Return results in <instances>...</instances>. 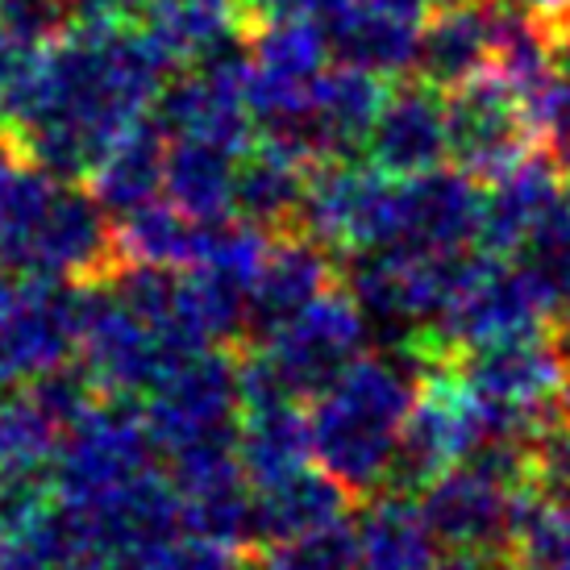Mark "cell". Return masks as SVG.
Masks as SVG:
<instances>
[{
	"label": "cell",
	"mask_w": 570,
	"mask_h": 570,
	"mask_svg": "<svg viewBox=\"0 0 570 570\" xmlns=\"http://www.w3.org/2000/svg\"><path fill=\"white\" fill-rule=\"evenodd\" d=\"M179 67L146 26H71L33 47L4 100L30 163L67 184H83L134 121L155 109Z\"/></svg>",
	"instance_id": "6da1fadb"
},
{
	"label": "cell",
	"mask_w": 570,
	"mask_h": 570,
	"mask_svg": "<svg viewBox=\"0 0 570 570\" xmlns=\"http://www.w3.org/2000/svg\"><path fill=\"white\" fill-rule=\"evenodd\" d=\"M421 366H425L421 346L363 354L325 392L313 396L308 409L313 459L354 495H375L392 483Z\"/></svg>",
	"instance_id": "7a4b0ae2"
},
{
	"label": "cell",
	"mask_w": 570,
	"mask_h": 570,
	"mask_svg": "<svg viewBox=\"0 0 570 570\" xmlns=\"http://www.w3.org/2000/svg\"><path fill=\"white\" fill-rule=\"evenodd\" d=\"M483 442H488V412L466 380L459 354H425L387 488L421 491L442 471L471 459Z\"/></svg>",
	"instance_id": "3957f363"
},
{
	"label": "cell",
	"mask_w": 570,
	"mask_h": 570,
	"mask_svg": "<svg viewBox=\"0 0 570 570\" xmlns=\"http://www.w3.org/2000/svg\"><path fill=\"white\" fill-rule=\"evenodd\" d=\"M554 304L541 296L529 271L512 254L475 250L454 301L425 337V354H466L504 337L538 333L554 321Z\"/></svg>",
	"instance_id": "277c9868"
},
{
	"label": "cell",
	"mask_w": 570,
	"mask_h": 570,
	"mask_svg": "<svg viewBox=\"0 0 570 570\" xmlns=\"http://www.w3.org/2000/svg\"><path fill=\"white\" fill-rule=\"evenodd\" d=\"M159 442L134 400L100 396L59 438L55 491L67 504H92L159 466Z\"/></svg>",
	"instance_id": "5b68a950"
},
{
	"label": "cell",
	"mask_w": 570,
	"mask_h": 570,
	"mask_svg": "<svg viewBox=\"0 0 570 570\" xmlns=\"http://www.w3.org/2000/svg\"><path fill=\"white\" fill-rule=\"evenodd\" d=\"M88 301L92 284L21 271L13 296L0 308V392L30 387L38 375L80 354Z\"/></svg>",
	"instance_id": "8992f818"
},
{
	"label": "cell",
	"mask_w": 570,
	"mask_h": 570,
	"mask_svg": "<svg viewBox=\"0 0 570 570\" xmlns=\"http://www.w3.org/2000/svg\"><path fill=\"white\" fill-rule=\"evenodd\" d=\"M371 333H375L371 317L358 308L346 284H337L321 301L308 304L301 317L258 337L254 350L292 396L313 400L363 354H371Z\"/></svg>",
	"instance_id": "52a82bcc"
},
{
	"label": "cell",
	"mask_w": 570,
	"mask_h": 570,
	"mask_svg": "<svg viewBox=\"0 0 570 570\" xmlns=\"http://www.w3.org/2000/svg\"><path fill=\"white\" fill-rule=\"evenodd\" d=\"M155 121L171 138L213 142L242 155L254 142L250 55L246 42H229L200 63L179 67L155 100Z\"/></svg>",
	"instance_id": "ba28073f"
},
{
	"label": "cell",
	"mask_w": 570,
	"mask_h": 570,
	"mask_svg": "<svg viewBox=\"0 0 570 570\" xmlns=\"http://www.w3.org/2000/svg\"><path fill=\"white\" fill-rule=\"evenodd\" d=\"M146 421L163 454L188 445L238 438L242 421V363L225 346L196 350L171 366V375L146 396Z\"/></svg>",
	"instance_id": "9c48e42d"
},
{
	"label": "cell",
	"mask_w": 570,
	"mask_h": 570,
	"mask_svg": "<svg viewBox=\"0 0 570 570\" xmlns=\"http://www.w3.org/2000/svg\"><path fill=\"white\" fill-rule=\"evenodd\" d=\"M179 358H188V354L175 346L171 333L159 330L155 321H146L142 313L126 308L96 279L76 363L88 371V380L96 383L100 396H150L171 375V366Z\"/></svg>",
	"instance_id": "30bf717a"
},
{
	"label": "cell",
	"mask_w": 570,
	"mask_h": 570,
	"mask_svg": "<svg viewBox=\"0 0 570 570\" xmlns=\"http://www.w3.org/2000/svg\"><path fill=\"white\" fill-rule=\"evenodd\" d=\"M392 196H396V175H387L375 163H358L354 155L321 159L308 175L296 229L342 258L358 250H380L387 246Z\"/></svg>",
	"instance_id": "8fae6325"
},
{
	"label": "cell",
	"mask_w": 570,
	"mask_h": 570,
	"mask_svg": "<svg viewBox=\"0 0 570 570\" xmlns=\"http://www.w3.org/2000/svg\"><path fill=\"white\" fill-rule=\"evenodd\" d=\"M445 126L450 163L475 175L479 184H491L495 175H504L538 150L529 100L500 71H483L471 83L445 92Z\"/></svg>",
	"instance_id": "7c38bea8"
},
{
	"label": "cell",
	"mask_w": 570,
	"mask_h": 570,
	"mask_svg": "<svg viewBox=\"0 0 570 570\" xmlns=\"http://www.w3.org/2000/svg\"><path fill=\"white\" fill-rule=\"evenodd\" d=\"M533 488H538V479L508 483V479L483 471L479 462H459L421 488V512L442 546L512 550Z\"/></svg>",
	"instance_id": "4fadbf2b"
},
{
	"label": "cell",
	"mask_w": 570,
	"mask_h": 570,
	"mask_svg": "<svg viewBox=\"0 0 570 570\" xmlns=\"http://www.w3.org/2000/svg\"><path fill=\"white\" fill-rule=\"evenodd\" d=\"M483 184L466 171L433 167L421 175H396L387 246L380 250L462 254L479 246Z\"/></svg>",
	"instance_id": "5bb4252c"
},
{
	"label": "cell",
	"mask_w": 570,
	"mask_h": 570,
	"mask_svg": "<svg viewBox=\"0 0 570 570\" xmlns=\"http://www.w3.org/2000/svg\"><path fill=\"white\" fill-rule=\"evenodd\" d=\"M167 475L184 500V524L191 533L225 541L234 550L250 546L254 483L242 466L238 438L175 450L167 454Z\"/></svg>",
	"instance_id": "9a60e30c"
},
{
	"label": "cell",
	"mask_w": 570,
	"mask_h": 570,
	"mask_svg": "<svg viewBox=\"0 0 570 570\" xmlns=\"http://www.w3.org/2000/svg\"><path fill=\"white\" fill-rule=\"evenodd\" d=\"M342 284V271L333 267V250L308 238L304 229H284L271 242L263 271L254 275L246 296V337H267L292 317H301L313 301Z\"/></svg>",
	"instance_id": "2e32d148"
},
{
	"label": "cell",
	"mask_w": 570,
	"mask_h": 570,
	"mask_svg": "<svg viewBox=\"0 0 570 570\" xmlns=\"http://www.w3.org/2000/svg\"><path fill=\"white\" fill-rule=\"evenodd\" d=\"M366 155L387 175H421L445 167L450 159L445 92H438L425 80L387 92L375 129L366 138Z\"/></svg>",
	"instance_id": "e0dca14e"
},
{
	"label": "cell",
	"mask_w": 570,
	"mask_h": 570,
	"mask_svg": "<svg viewBox=\"0 0 570 570\" xmlns=\"http://www.w3.org/2000/svg\"><path fill=\"white\" fill-rule=\"evenodd\" d=\"M495 63V0H445L421 21L416 80L454 92Z\"/></svg>",
	"instance_id": "ac0fdd59"
},
{
	"label": "cell",
	"mask_w": 570,
	"mask_h": 570,
	"mask_svg": "<svg viewBox=\"0 0 570 570\" xmlns=\"http://www.w3.org/2000/svg\"><path fill=\"white\" fill-rule=\"evenodd\" d=\"M387 88L383 76L363 71V67L333 63L317 83L313 96V112H308V129H304V150L308 159H350L358 155L375 129Z\"/></svg>",
	"instance_id": "d6986e66"
},
{
	"label": "cell",
	"mask_w": 570,
	"mask_h": 570,
	"mask_svg": "<svg viewBox=\"0 0 570 570\" xmlns=\"http://www.w3.org/2000/svg\"><path fill=\"white\" fill-rule=\"evenodd\" d=\"M350 500H354V491L342 479H333L321 462H304L296 471L254 488L250 541L271 546V541L301 538V533L346 521Z\"/></svg>",
	"instance_id": "ffe728a7"
},
{
	"label": "cell",
	"mask_w": 570,
	"mask_h": 570,
	"mask_svg": "<svg viewBox=\"0 0 570 570\" xmlns=\"http://www.w3.org/2000/svg\"><path fill=\"white\" fill-rule=\"evenodd\" d=\"M567 200L562 175L541 150L504 175H495L483 188V225H479V250L517 254L521 242L538 229L558 205Z\"/></svg>",
	"instance_id": "44dd1931"
},
{
	"label": "cell",
	"mask_w": 570,
	"mask_h": 570,
	"mask_svg": "<svg viewBox=\"0 0 570 570\" xmlns=\"http://www.w3.org/2000/svg\"><path fill=\"white\" fill-rule=\"evenodd\" d=\"M308 175H313V163L304 159L301 150L275 142V138H254L238 155L234 213L271 234L296 229Z\"/></svg>",
	"instance_id": "7402d4cb"
},
{
	"label": "cell",
	"mask_w": 570,
	"mask_h": 570,
	"mask_svg": "<svg viewBox=\"0 0 570 570\" xmlns=\"http://www.w3.org/2000/svg\"><path fill=\"white\" fill-rule=\"evenodd\" d=\"M358 570H433L442 541L433 538L425 512L404 488H383L366 495L354 517Z\"/></svg>",
	"instance_id": "603a6c76"
},
{
	"label": "cell",
	"mask_w": 570,
	"mask_h": 570,
	"mask_svg": "<svg viewBox=\"0 0 570 570\" xmlns=\"http://www.w3.org/2000/svg\"><path fill=\"white\" fill-rule=\"evenodd\" d=\"M167 150H171V134L155 121V112H146L142 121H134L105 150V159L96 163L92 175L83 184L121 222L134 208H142L163 196V184H167Z\"/></svg>",
	"instance_id": "cb8c5ba5"
},
{
	"label": "cell",
	"mask_w": 570,
	"mask_h": 570,
	"mask_svg": "<svg viewBox=\"0 0 570 570\" xmlns=\"http://www.w3.org/2000/svg\"><path fill=\"white\" fill-rule=\"evenodd\" d=\"M330 33L333 63H350L375 71V76H404L416 67V47H421V21L366 0L342 4L333 21L325 26Z\"/></svg>",
	"instance_id": "d4e9b609"
},
{
	"label": "cell",
	"mask_w": 570,
	"mask_h": 570,
	"mask_svg": "<svg viewBox=\"0 0 570 570\" xmlns=\"http://www.w3.org/2000/svg\"><path fill=\"white\" fill-rule=\"evenodd\" d=\"M238 454L250 483H267L296 471L313 459V425L304 400H271V404H242Z\"/></svg>",
	"instance_id": "484cf974"
},
{
	"label": "cell",
	"mask_w": 570,
	"mask_h": 570,
	"mask_svg": "<svg viewBox=\"0 0 570 570\" xmlns=\"http://www.w3.org/2000/svg\"><path fill=\"white\" fill-rule=\"evenodd\" d=\"M208 225L213 222H196L167 196H159L117 222V263H150L175 271L200 267Z\"/></svg>",
	"instance_id": "4316f807"
},
{
	"label": "cell",
	"mask_w": 570,
	"mask_h": 570,
	"mask_svg": "<svg viewBox=\"0 0 570 570\" xmlns=\"http://www.w3.org/2000/svg\"><path fill=\"white\" fill-rule=\"evenodd\" d=\"M234 179H238L234 150L213 142H191V138H171L163 196L184 208L188 217H196V222L234 217Z\"/></svg>",
	"instance_id": "83f0119b"
},
{
	"label": "cell",
	"mask_w": 570,
	"mask_h": 570,
	"mask_svg": "<svg viewBox=\"0 0 570 570\" xmlns=\"http://www.w3.org/2000/svg\"><path fill=\"white\" fill-rule=\"evenodd\" d=\"M238 21L246 17L234 0H150L142 17V26L159 38L175 67L200 63L229 42H238Z\"/></svg>",
	"instance_id": "f1b7e54d"
},
{
	"label": "cell",
	"mask_w": 570,
	"mask_h": 570,
	"mask_svg": "<svg viewBox=\"0 0 570 570\" xmlns=\"http://www.w3.org/2000/svg\"><path fill=\"white\" fill-rule=\"evenodd\" d=\"M63 425L30 392H0V475L55 471Z\"/></svg>",
	"instance_id": "f546056e"
},
{
	"label": "cell",
	"mask_w": 570,
	"mask_h": 570,
	"mask_svg": "<svg viewBox=\"0 0 570 570\" xmlns=\"http://www.w3.org/2000/svg\"><path fill=\"white\" fill-rule=\"evenodd\" d=\"M512 258L529 271V279L541 287V296L554 304V313L562 317L570 308V196L521 242V250Z\"/></svg>",
	"instance_id": "4dcf8cb0"
},
{
	"label": "cell",
	"mask_w": 570,
	"mask_h": 570,
	"mask_svg": "<svg viewBox=\"0 0 570 570\" xmlns=\"http://www.w3.org/2000/svg\"><path fill=\"white\" fill-rule=\"evenodd\" d=\"M246 570H358L354 521H337L287 541H271Z\"/></svg>",
	"instance_id": "1f68e13d"
},
{
	"label": "cell",
	"mask_w": 570,
	"mask_h": 570,
	"mask_svg": "<svg viewBox=\"0 0 570 570\" xmlns=\"http://www.w3.org/2000/svg\"><path fill=\"white\" fill-rule=\"evenodd\" d=\"M105 570H246V562H242V550H234V546L184 529V533H175L159 546L109 558Z\"/></svg>",
	"instance_id": "d6a6232c"
},
{
	"label": "cell",
	"mask_w": 570,
	"mask_h": 570,
	"mask_svg": "<svg viewBox=\"0 0 570 570\" xmlns=\"http://www.w3.org/2000/svg\"><path fill=\"white\" fill-rule=\"evenodd\" d=\"M529 117H533L538 150L554 163L562 179H570V71H558L554 80L529 100Z\"/></svg>",
	"instance_id": "836d02e7"
},
{
	"label": "cell",
	"mask_w": 570,
	"mask_h": 570,
	"mask_svg": "<svg viewBox=\"0 0 570 570\" xmlns=\"http://www.w3.org/2000/svg\"><path fill=\"white\" fill-rule=\"evenodd\" d=\"M533 479L570 521V429L554 425L533 450Z\"/></svg>",
	"instance_id": "e575fe53"
},
{
	"label": "cell",
	"mask_w": 570,
	"mask_h": 570,
	"mask_svg": "<svg viewBox=\"0 0 570 570\" xmlns=\"http://www.w3.org/2000/svg\"><path fill=\"white\" fill-rule=\"evenodd\" d=\"M342 4L350 0H246L242 17H246V26L254 21H321V26H330Z\"/></svg>",
	"instance_id": "d590c367"
},
{
	"label": "cell",
	"mask_w": 570,
	"mask_h": 570,
	"mask_svg": "<svg viewBox=\"0 0 570 570\" xmlns=\"http://www.w3.org/2000/svg\"><path fill=\"white\" fill-rule=\"evenodd\" d=\"M150 0H67L76 26H134L146 17Z\"/></svg>",
	"instance_id": "8d00e7d4"
},
{
	"label": "cell",
	"mask_w": 570,
	"mask_h": 570,
	"mask_svg": "<svg viewBox=\"0 0 570 570\" xmlns=\"http://www.w3.org/2000/svg\"><path fill=\"white\" fill-rule=\"evenodd\" d=\"M433 570H517L512 550H488V546H442Z\"/></svg>",
	"instance_id": "74e56055"
},
{
	"label": "cell",
	"mask_w": 570,
	"mask_h": 570,
	"mask_svg": "<svg viewBox=\"0 0 570 570\" xmlns=\"http://www.w3.org/2000/svg\"><path fill=\"white\" fill-rule=\"evenodd\" d=\"M30 55H33V42H26L21 33L9 30V26L0 21V121H4V100L13 92V83L21 80Z\"/></svg>",
	"instance_id": "f35d334b"
},
{
	"label": "cell",
	"mask_w": 570,
	"mask_h": 570,
	"mask_svg": "<svg viewBox=\"0 0 570 570\" xmlns=\"http://www.w3.org/2000/svg\"><path fill=\"white\" fill-rule=\"evenodd\" d=\"M366 4H380V9H392V13H404V17H416V21H425L429 13H438L445 0H366Z\"/></svg>",
	"instance_id": "ab89813d"
},
{
	"label": "cell",
	"mask_w": 570,
	"mask_h": 570,
	"mask_svg": "<svg viewBox=\"0 0 570 570\" xmlns=\"http://www.w3.org/2000/svg\"><path fill=\"white\" fill-rule=\"evenodd\" d=\"M550 30H554V42H558V55H562V63L570 67V4L558 17H550Z\"/></svg>",
	"instance_id": "60d3db41"
},
{
	"label": "cell",
	"mask_w": 570,
	"mask_h": 570,
	"mask_svg": "<svg viewBox=\"0 0 570 570\" xmlns=\"http://www.w3.org/2000/svg\"><path fill=\"white\" fill-rule=\"evenodd\" d=\"M554 409H558V425H567V429H570V371H567V380H562V387H558Z\"/></svg>",
	"instance_id": "b9f144b4"
},
{
	"label": "cell",
	"mask_w": 570,
	"mask_h": 570,
	"mask_svg": "<svg viewBox=\"0 0 570 570\" xmlns=\"http://www.w3.org/2000/svg\"><path fill=\"white\" fill-rule=\"evenodd\" d=\"M554 342H558V350L567 354V363H570V308L558 317V330H554Z\"/></svg>",
	"instance_id": "7bdbcfd3"
},
{
	"label": "cell",
	"mask_w": 570,
	"mask_h": 570,
	"mask_svg": "<svg viewBox=\"0 0 570 570\" xmlns=\"http://www.w3.org/2000/svg\"><path fill=\"white\" fill-rule=\"evenodd\" d=\"M0 570H9V567H4V562H0Z\"/></svg>",
	"instance_id": "ee69618b"
}]
</instances>
